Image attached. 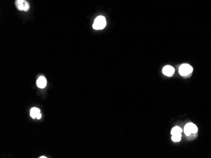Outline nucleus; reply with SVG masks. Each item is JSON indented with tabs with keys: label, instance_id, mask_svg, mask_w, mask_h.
<instances>
[{
	"label": "nucleus",
	"instance_id": "obj_1",
	"mask_svg": "<svg viewBox=\"0 0 211 158\" xmlns=\"http://www.w3.org/2000/svg\"><path fill=\"white\" fill-rule=\"evenodd\" d=\"M106 25V18L103 16L97 17L93 24V29L95 30H102L104 29Z\"/></svg>",
	"mask_w": 211,
	"mask_h": 158
},
{
	"label": "nucleus",
	"instance_id": "obj_2",
	"mask_svg": "<svg viewBox=\"0 0 211 158\" xmlns=\"http://www.w3.org/2000/svg\"><path fill=\"white\" fill-rule=\"evenodd\" d=\"M192 71H193V68L190 65L187 64H182L179 68V73L180 75L183 76H189L192 73Z\"/></svg>",
	"mask_w": 211,
	"mask_h": 158
},
{
	"label": "nucleus",
	"instance_id": "obj_3",
	"mask_svg": "<svg viewBox=\"0 0 211 158\" xmlns=\"http://www.w3.org/2000/svg\"><path fill=\"white\" fill-rule=\"evenodd\" d=\"M15 5L18 10L27 11L30 9V5L26 0H16Z\"/></svg>",
	"mask_w": 211,
	"mask_h": 158
},
{
	"label": "nucleus",
	"instance_id": "obj_4",
	"mask_svg": "<svg viewBox=\"0 0 211 158\" xmlns=\"http://www.w3.org/2000/svg\"><path fill=\"white\" fill-rule=\"evenodd\" d=\"M198 132V128L196 125L192 123L186 124L184 129V132L186 136H190L191 134H196Z\"/></svg>",
	"mask_w": 211,
	"mask_h": 158
},
{
	"label": "nucleus",
	"instance_id": "obj_5",
	"mask_svg": "<svg viewBox=\"0 0 211 158\" xmlns=\"http://www.w3.org/2000/svg\"><path fill=\"white\" fill-rule=\"evenodd\" d=\"M175 68L172 67L171 66H166L163 68L162 69V73L165 74L166 76H172L173 75V74L175 73Z\"/></svg>",
	"mask_w": 211,
	"mask_h": 158
},
{
	"label": "nucleus",
	"instance_id": "obj_6",
	"mask_svg": "<svg viewBox=\"0 0 211 158\" xmlns=\"http://www.w3.org/2000/svg\"><path fill=\"white\" fill-rule=\"evenodd\" d=\"M47 85L46 79L44 76H40L37 81V85L39 88H44Z\"/></svg>",
	"mask_w": 211,
	"mask_h": 158
},
{
	"label": "nucleus",
	"instance_id": "obj_7",
	"mask_svg": "<svg viewBox=\"0 0 211 158\" xmlns=\"http://www.w3.org/2000/svg\"><path fill=\"white\" fill-rule=\"evenodd\" d=\"M39 113H40V110L39 108H37L34 107V108H32L30 110V115L32 119H36V117H37V115H38Z\"/></svg>",
	"mask_w": 211,
	"mask_h": 158
},
{
	"label": "nucleus",
	"instance_id": "obj_8",
	"mask_svg": "<svg viewBox=\"0 0 211 158\" xmlns=\"http://www.w3.org/2000/svg\"><path fill=\"white\" fill-rule=\"evenodd\" d=\"M182 133V129L181 127L176 126L175 127H173V129L171 130V135H175V134H181Z\"/></svg>",
	"mask_w": 211,
	"mask_h": 158
},
{
	"label": "nucleus",
	"instance_id": "obj_9",
	"mask_svg": "<svg viewBox=\"0 0 211 158\" xmlns=\"http://www.w3.org/2000/svg\"><path fill=\"white\" fill-rule=\"evenodd\" d=\"M171 139H172L173 141H174L175 142L180 141L181 139V134L172 135Z\"/></svg>",
	"mask_w": 211,
	"mask_h": 158
},
{
	"label": "nucleus",
	"instance_id": "obj_10",
	"mask_svg": "<svg viewBox=\"0 0 211 158\" xmlns=\"http://www.w3.org/2000/svg\"><path fill=\"white\" fill-rule=\"evenodd\" d=\"M41 113H39L38 115H37V117H36V119H40L41 118Z\"/></svg>",
	"mask_w": 211,
	"mask_h": 158
},
{
	"label": "nucleus",
	"instance_id": "obj_11",
	"mask_svg": "<svg viewBox=\"0 0 211 158\" xmlns=\"http://www.w3.org/2000/svg\"><path fill=\"white\" fill-rule=\"evenodd\" d=\"M40 158H44V157H45V158H46V157H45V156H41V157H39Z\"/></svg>",
	"mask_w": 211,
	"mask_h": 158
}]
</instances>
